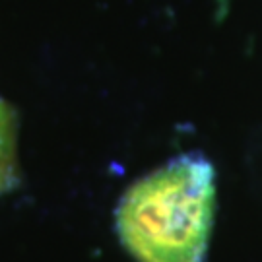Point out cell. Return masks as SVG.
<instances>
[{"instance_id":"cell-2","label":"cell","mask_w":262,"mask_h":262,"mask_svg":"<svg viewBox=\"0 0 262 262\" xmlns=\"http://www.w3.org/2000/svg\"><path fill=\"white\" fill-rule=\"evenodd\" d=\"M16 181V122L10 107L0 99V194Z\"/></svg>"},{"instance_id":"cell-1","label":"cell","mask_w":262,"mask_h":262,"mask_svg":"<svg viewBox=\"0 0 262 262\" xmlns=\"http://www.w3.org/2000/svg\"><path fill=\"white\" fill-rule=\"evenodd\" d=\"M214 167L181 156L144 177L117 208V231L138 262H202L214 217Z\"/></svg>"}]
</instances>
